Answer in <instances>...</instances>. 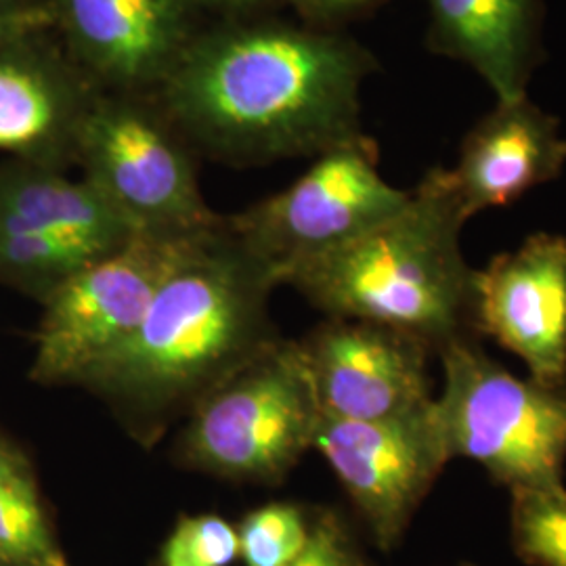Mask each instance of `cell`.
<instances>
[{
    "instance_id": "1",
    "label": "cell",
    "mask_w": 566,
    "mask_h": 566,
    "mask_svg": "<svg viewBox=\"0 0 566 566\" xmlns=\"http://www.w3.org/2000/svg\"><path fill=\"white\" fill-rule=\"evenodd\" d=\"M376 61L315 25L233 23L196 34L160 88L164 116L231 164L317 158L361 133V91Z\"/></svg>"
},
{
    "instance_id": "2",
    "label": "cell",
    "mask_w": 566,
    "mask_h": 566,
    "mask_svg": "<svg viewBox=\"0 0 566 566\" xmlns=\"http://www.w3.org/2000/svg\"><path fill=\"white\" fill-rule=\"evenodd\" d=\"M280 287L221 219L187 233L133 338L97 365L78 388L107 405L143 447L243 365L280 340L269 298Z\"/></svg>"
},
{
    "instance_id": "3",
    "label": "cell",
    "mask_w": 566,
    "mask_h": 566,
    "mask_svg": "<svg viewBox=\"0 0 566 566\" xmlns=\"http://www.w3.org/2000/svg\"><path fill=\"white\" fill-rule=\"evenodd\" d=\"M465 223L447 168L434 166L409 189L403 208L359 238L290 269L282 285L327 317L399 329L439 355L474 336V269L460 243Z\"/></svg>"
},
{
    "instance_id": "4",
    "label": "cell",
    "mask_w": 566,
    "mask_h": 566,
    "mask_svg": "<svg viewBox=\"0 0 566 566\" xmlns=\"http://www.w3.org/2000/svg\"><path fill=\"white\" fill-rule=\"evenodd\" d=\"M437 357L443 390L434 405L451 458L483 465L510 495L566 489V388L510 374L474 336Z\"/></svg>"
},
{
    "instance_id": "5",
    "label": "cell",
    "mask_w": 566,
    "mask_h": 566,
    "mask_svg": "<svg viewBox=\"0 0 566 566\" xmlns=\"http://www.w3.org/2000/svg\"><path fill=\"white\" fill-rule=\"evenodd\" d=\"M319 418L301 344L280 338L196 405L177 460L223 481L277 485L313 449Z\"/></svg>"
},
{
    "instance_id": "6",
    "label": "cell",
    "mask_w": 566,
    "mask_h": 566,
    "mask_svg": "<svg viewBox=\"0 0 566 566\" xmlns=\"http://www.w3.org/2000/svg\"><path fill=\"white\" fill-rule=\"evenodd\" d=\"M72 160L137 231L191 233L219 223L177 128L133 93L93 95Z\"/></svg>"
},
{
    "instance_id": "7",
    "label": "cell",
    "mask_w": 566,
    "mask_h": 566,
    "mask_svg": "<svg viewBox=\"0 0 566 566\" xmlns=\"http://www.w3.org/2000/svg\"><path fill=\"white\" fill-rule=\"evenodd\" d=\"M409 200V191L385 179L378 147L365 135L340 143L280 193L224 217L240 242L283 275L359 238Z\"/></svg>"
},
{
    "instance_id": "8",
    "label": "cell",
    "mask_w": 566,
    "mask_h": 566,
    "mask_svg": "<svg viewBox=\"0 0 566 566\" xmlns=\"http://www.w3.org/2000/svg\"><path fill=\"white\" fill-rule=\"evenodd\" d=\"M193 233V231H191ZM187 233L142 231L116 252L82 266L42 301L30 380L81 385L142 325Z\"/></svg>"
},
{
    "instance_id": "9",
    "label": "cell",
    "mask_w": 566,
    "mask_h": 566,
    "mask_svg": "<svg viewBox=\"0 0 566 566\" xmlns=\"http://www.w3.org/2000/svg\"><path fill=\"white\" fill-rule=\"evenodd\" d=\"M313 451L332 468L374 544L399 546L416 512L453 460L437 405L378 422L319 418Z\"/></svg>"
},
{
    "instance_id": "10",
    "label": "cell",
    "mask_w": 566,
    "mask_h": 566,
    "mask_svg": "<svg viewBox=\"0 0 566 566\" xmlns=\"http://www.w3.org/2000/svg\"><path fill=\"white\" fill-rule=\"evenodd\" d=\"M298 344L322 416L378 422L434 401L428 371L434 353L399 329L327 317Z\"/></svg>"
},
{
    "instance_id": "11",
    "label": "cell",
    "mask_w": 566,
    "mask_h": 566,
    "mask_svg": "<svg viewBox=\"0 0 566 566\" xmlns=\"http://www.w3.org/2000/svg\"><path fill=\"white\" fill-rule=\"evenodd\" d=\"M472 329L516 355L535 382L566 388V235L533 233L474 269Z\"/></svg>"
},
{
    "instance_id": "12",
    "label": "cell",
    "mask_w": 566,
    "mask_h": 566,
    "mask_svg": "<svg viewBox=\"0 0 566 566\" xmlns=\"http://www.w3.org/2000/svg\"><path fill=\"white\" fill-rule=\"evenodd\" d=\"M91 81L118 93L160 86L196 39V0H46Z\"/></svg>"
},
{
    "instance_id": "13",
    "label": "cell",
    "mask_w": 566,
    "mask_h": 566,
    "mask_svg": "<svg viewBox=\"0 0 566 566\" xmlns=\"http://www.w3.org/2000/svg\"><path fill=\"white\" fill-rule=\"evenodd\" d=\"M565 166L560 122L523 95L495 103L468 130L447 177L470 221L483 210L516 202L531 189L556 181Z\"/></svg>"
},
{
    "instance_id": "14",
    "label": "cell",
    "mask_w": 566,
    "mask_h": 566,
    "mask_svg": "<svg viewBox=\"0 0 566 566\" xmlns=\"http://www.w3.org/2000/svg\"><path fill=\"white\" fill-rule=\"evenodd\" d=\"M25 39L0 44V151L63 168L93 93L78 67Z\"/></svg>"
},
{
    "instance_id": "15",
    "label": "cell",
    "mask_w": 566,
    "mask_h": 566,
    "mask_svg": "<svg viewBox=\"0 0 566 566\" xmlns=\"http://www.w3.org/2000/svg\"><path fill=\"white\" fill-rule=\"evenodd\" d=\"M428 46L472 67L497 102L526 95L539 60L544 0H426Z\"/></svg>"
},
{
    "instance_id": "16",
    "label": "cell",
    "mask_w": 566,
    "mask_h": 566,
    "mask_svg": "<svg viewBox=\"0 0 566 566\" xmlns=\"http://www.w3.org/2000/svg\"><path fill=\"white\" fill-rule=\"evenodd\" d=\"M0 212L81 243L97 256L142 233L86 179L67 177L61 166L18 158L0 164Z\"/></svg>"
},
{
    "instance_id": "17",
    "label": "cell",
    "mask_w": 566,
    "mask_h": 566,
    "mask_svg": "<svg viewBox=\"0 0 566 566\" xmlns=\"http://www.w3.org/2000/svg\"><path fill=\"white\" fill-rule=\"evenodd\" d=\"M0 566H72L42 500L32 460L0 430Z\"/></svg>"
},
{
    "instance_id": "18",
    "label": "cell",
    "mask_w": 566,
    "mask_h": 566,
    "mask_svg": "<svg viewBox=\"0 0 566 566\" xmlns=\"http://www.w3.org/2000/svg\"><path fill=\"white\" fill-rule=\"evenodd\" d=\"M97 259L102 256L81 243L32 229L0 212V283L39 303Z\"/></svg>"
},
{
    "instance_id": "19",
    "label": "cell",
    "mask_w": 566,
    "mask_h": 566,
    "mask_svg": "<svg viewBox=\"0 0 566 566\" xmlns=\"http://www.w3.org/2000/svg\"><path fill=\"white\" fill-rule=\"evenodd\" d=\"M317 510L294 502H271L248 512L235 525L245 566H287L303 554L315 528Z\"/></svg>"
},
{
    "instance_id": "20",
    "label": "cell",
    "mask_w": 566,
    "mask_h": 566,
    "mask_svg": "<svg viewBox=\"0 0 566 566\" xmlns=\"http://www.w3.org/2000/svg\"><path fill=\"white\" fill-rule=\"evenodd\" d=\"M516 556L531 566H566V489L512 493Z\"/></svg>"
},
{
    "instance_id": "21",
    "label": "cell",
    "mask_w": 566,
    "mask_h": 566,
    "mask_svg": "<svg viewBox=\"0 0 566 566\" xmlns=\"http://www.w3.org/2000/svg\"><path fill=\"white\" fill-rule=\"evenodd\" d=\"M238 558L235 525L219 514H185L164 539L158 566H231Z\"/></svg>"
},
{
    "instance_id": "22",
    "label": "cell",
    "mask_w": 566,
    "mask_h": 566,
    "mask_svg": "<svg viewBox=\"0 0 566 566\" xmlns=\"http://www.w3.org/2000/svg\"><path fill=\"white\" fill-rule=\"evenodd\" d=\"M287 566H374L365 556L353 528L334 510L322 507L315 516L313 537L303 554Z\"/></svg>"
},
{
    "instance_id": "23",
    "label": "cell",
    "mask_w": 566,
    "mask_h": 566,
    "mask_svg": "<svg viewBox=\"0 0 566 566\" xmlns=\"http://www.w3.org/2000/svg\"><path fill=\"white\" fill-rule=\"evenodd\" d=\"M385 0H287L308 25L336 30L346 21L361 18Z\"/></svg>"
},
{
    "instance_id": "24",
    "label": "cell",
    "mask_w": 566,
    "mask_h": 566,
    "mask_svg": "<svg viewBox=\"0 0 566 566\" xmlns=\"http://www.w3.org/2000/svg\"><path fill=\"white\" fill-rule=\"evenodd\" d=\"M51 21L53 20H51V13H49L46 4H36L32 9L21 11V13L4 15V18H0V44L25 39V36L34 34L36 30H41L42 25H46Z\"/></svg>"
},
{
    "instance_id": "25",
    "label": "cell",
    "mask_w": 566,
    "mask_h": 566,
    "mask_svg": "<svg viewBox=\"0 0 566 566\" xmlns=\"http://www.w3.org/2000/svg\"><path fill=\"white\" fill-rule=\"evenodd\" d=\"M198 7L202 9H217L224 13H248L256 9H266L273 4H287V0H196Z\"/></svg>"
},
{
    "instance_id": "26",
    "label": "cell",
    "mask_w": 566,
    "mask_h": 566,
    "mask_svg": "<svg viewBox=\"0 0 566 566\" xmlns=\"http://www.w3.org/2000/svg\"><path fill=\"white\" fill-rule=\"evenodd\" d=\"M32 7H36L34 0H0V18L21 13V11L32 9Z\"/></svg>"
},
{
    "instance_id": "27",
    "label": "cell",
    "mask_w": 566,
    "mask_h": 566,
    "mask_svg": "<svg viewBox=\"0 0 566 566\" xmlns=\"http://www.w3.org/2000/svg\"><path fill=\"white\" fill-rule=\"evenodd\" d=\"M458 566H470V565H458Z\"/></svg>"
}]
</instances>
